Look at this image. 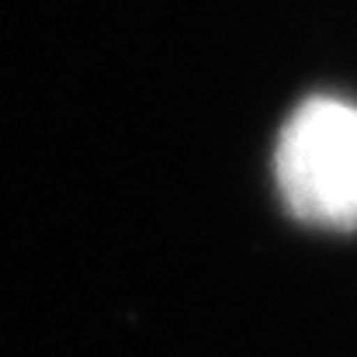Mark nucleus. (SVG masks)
Wrapping results in <instances>:
<instances>
[{
  "instance_id": "nucleus-1",
  "label": "nucleus",
  "mask_w": 357,
  "mask_h": 357,
  "mask_svg": "<svg viewBox=\"0 0 357 357\" xmlns=\"http://www.w3.org/2000/svg\"><path fill=\"white\" fill-rule=\"evenodd\" d=\"M274 181L284 208L316 229H357V105L305 98L281 125Z\"/></svg>"
}]
</instances>
